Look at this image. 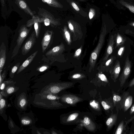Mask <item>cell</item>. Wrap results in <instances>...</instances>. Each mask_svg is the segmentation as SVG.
<instances>
[{
    "label": "cell",
    "instance_id": "1",
    "mask_svg": "<svg viewBox=\"0 0 134 134\" xmlns=\"http://www.w3.org/2000/svg\"><path fill=\"white\" fill-rule=\"evenodd\" d=\"M26 25H23L19 29L18 36L16 41V45L13 52L12 58L17 54L21 45L29 34L31 28L28 29Z\"/></svg>",
    "mask_w": 134,
    "mask_h": 134
},
{
    "label": "cell",
    "instance_id": "2",
    "mask_svg": "<svg viewBox=\"0 0 134 134\" xmlns=\"http://www.w3.org/2000/svg\"><path fill=\"white\" fill-rule=\"evenodd\" d=\"M131 62L127 56L126 58L123 71L119 79L120 87L123 86L130 74Z\"/></svg>",
    "mask_w": 134,
    "mask_h": 134
},
{
    "label": "cell",
    "instance_id": "3",
    "mask_svg": "<svg viewBox=\"0 0 134 134\" xmlns=\"http://www.w3.org/2000/svg\"><path fill=\"white\" fill-rule=\"evenodd\" d=\"M36 34L34 31L22 47L21 52L23 55L26 54L33 47L36 42Z\"/></svg>",
    "mask_w": 134,
    "mask_h": 134
},
{
    "label": "cell",
    "instance_id": "4",
    "mask_svg": "<svg viewBox=\"0 0 134 134\" xmlns=\"http://www.w3.org/2000/svg\"><path fill=\"white\" fill-rule=\"evenodd\" d=\"M39 14L43 18V22L44 25L46 26H48L51 25H55V22L51 15L49 12L46 10L42 12H39Z\"/></svg>",
    "mask_w": 134,
    "mask_h": 134
},
{
    "label": "cell",
    "instance_id": "5",
    "mask_svg": "<svg viewBox=\"0 0 134 134\" xmlns=\"http://www.w3.org/2000/svg\"><path fill=\"white\" fill-rule=\"evenodd\" d=\"M6 49L4 43L1 44L0 47V73L3 68L6 59Z\"/></svg>",
    "mask_w": 134,
    "mask_h": 134
},
{
    "label": "cell",
    "instance_id": "6",
    "mask_svg": "<svg viewBox=\"0 0 134 134\" xmlns=\"http://www.w3.org/2000/svg\"><path fill=\"white\" fill-rule=\"evenodd\" d=\"M132 99L131 96L127 94L125 95L121 104L124 111H126L131 106L132 104Z\"/></svg>",
    "mask_w": 134,
    "mask_h": 134
},
{
    "label": "cell",
    "instance_id": "7",
    "mask_svg": "<svg viewBox=\"0 0 134 134\" xmlns=\"http://www.w3.org/2000/svg\"><path fill=\"white\" fill-rule=\"evenodd\" d=\"M52 33V31L47 30L44 34L41 42L42 48L43 52H44L49 45L51 40Z\"/></svg>",
    "mask_w": 134,
    "mask_h": 134
},
{
    "label": "cell",
    "instance_id": "8",
    "mask_svg": "<svg viewBox=\"0 0 134 134\" xmlns=\"http://www.w3.org/2000/svg\"><path fill=\"white\" fill-rule=\"evenodd\" d=\"M15 2L19 7L23 10L26 14L31 15L32 17L34 16V13L29 7L24 0H15Z\"/></svg>",
    "mask_w": 134,
    "mask_h": 134
},
{
    "label": "cell",
    "instance_id": "9",
    "mask_svg": "<svg viewBox=\"0 0 134 134\" xmlns=\"http://www.w3.org/2000/svg\"><path fill=\"white\" fill-rule=\"evenodd\" d=\"M38 52V51H35L26 59L22 64L20 66L17 71V73L21 72L29 65L33 60Z\"/></svg>",
    "mask_w": 134,
    "mask_h": 134
},
{
    "label": "cell",
    "instance_id": "10",
    "mask_svg": "<svg viewBox=\"0 0 134 134\" xmlns=\"http://www.w3.org/2000/svg\"><path fill=\"white\" fill-rule=\"evenodd\" d=\"M62 99L65 103L71 105L74 104L80 100L79 97L72 95H65Z\"/></svg>",
    "mask_w": 134,
    "mask_h": 134
},
{
    "label": "cell",
    "instance_id": "11",
    "mask_svg": "<svg viewBox=\"0 0 134 134\" xmlns=\"http://www.w3.org/2000/svg\"><path fill=\"white\" fill-rule=\"evenodd\" d=\"M120 70L121 67L120 62L117 60L111 71V74L112 76L113 79L115 82L119 77Z\"/></svg>",
    "mask_w": 134,
    "mask_h": 134
},
{
    "label": "cell",
    "instance_id": "12",
    "mask_svg": "<svg viewBox=\"0 0 134 134\" xmlns=\"http://www.w3.org/2000/svg\"><path fill=\"white\" fill-rule=\"evenodd\" d=\"M117 118V115L116 114H114L111 115L107 119L106 123L109 128H111L116 124Z\"/></svg>",
    "mask_w": 134,
    "mask_h": 134
},
{
    "label": "cell",
    "instance_id": "13",
    "mask_svg": "<svg viewBox=\"0 0 134 134\" xmlns=\"http://www.w3.org/2000/svg\"><path fill=\"white\" fill-rule=\"evenodd\" d=\"M37 21H39L40 23L43 22V18L37 16H34L32 17L31 19L27 21L26 25L28 27H30L34 24L35 22Z\"/></svg>",
    "mask_w": 134,
    "mask_h": 134
},
{
    "label": "cell",
    "instance_id": "14",
    "mask_svg": "<svg viewBox=\"0 0 134 134\" xmlns=\"http://www.w3.org/2000/svg\"><path fill=\"white\" fill-rule=\"evenodd\" d=\"M119 2L120 4L127 8L131 12L134 13V4L130 3L124 0H120Z\"/></svg>",
    "mask_w": 134,
    "mask_h": 134
},
{
    "label": "cell",
    "instance_id": "15",
    "mask_svg": "<svg viewBox=\"0 0 134 134\" xmlns=\"http://www.w3.org/2000/svg\"><path fill=\"white\" fill-rule=\"evenodd\" d=\"M114 38L113 35L111 36L109 46H108L107 52L108 55L110 54L113 52Z\"/></svg>",
    "mask_w": 134,
    "mask_h": 134
},
{
    "label": "cell",
    "instance_id": "16",
    "mask_svg": "<svg viewBox=\"0 0 134 134\" xmlns=\"http://www.w3.org/2000/svg\"><path fill=\"white\" fill-rule=\"evenodd\" d=\"M124 128V122L123 121H121L119 124L115 134H121L122 133Z\"/></svg>",
    "mask_w": 134,
    "mask_h": 134
},
{
    "label": "cell",
    "instance_id": "17",
    "mask_svg": "<svg viewBox=\"0 0 134 134\" xmlns=\"http://www.w3.org/2000/svg\"><path fill=\"white\" fill-rule=\"evenodd\" d=\"M40 23L38 21L35 22L34 23V27L36 37H38L40 31Z\"/></svg>",
    "mask_w": 134,
    "mask_h": 134
},
{
    "label": "cell",
    "instance_id": "18",
    "mask_svg": "<svg viewBox=\"0 0 134 134\" xmlns=\"http://www.w3.org/2000/svg\"><path fill=\"white\" fill-rule=\"evenodd\" d=\"M124 39L119 34H118L116 37V47H118L123 43Z\"/></svg>",
    "mask_w": 134,
    "mask_h": 134
},
{
    "label": "cell",
    "instance_id": "19",
    "mask_svg": "<svg viewBox=\"0 0 134 134\" xmlns=\"http://www.w3.org/2000/svg\"><path fill=\"white\" fill-rule=\"evenodd\" d=\"M43 2L52 7H57L58 3L55 0H41Z\"/></svg>",
    "mask_w": 134,
    "mask_h": 134
},
{
    "label": "cell",
    "instance_id": "20",
    "mask_svg": "<svg viewBox=\"0 0 134 134\" xmlns=\"http://www.w3.org/2000/svg\"><path fill=\"white\" fill-rule=\"evenodd\" d=\"M79 115V114L77 113H74L70 114L67 118V121L69 122L75 120L77 118Z\"/></svg>",
    "mask_w": 134,
    "mask_h": 134
},
{
    "label": "cell",
    "instance_id": "21",
    "mask_svg": "<svg viewBox=\"0 0 134 134\" xmlns=\"http://www.w3.org/2000/svg\"><path fill=\"white\" fill-rule=\"evenodd\" d=\"M62 89L60 87L57 86H54L52 87L50 90L51 92L53 93H57L59 92Z\"/></svg>",
    "mask_w": 134,
    "mask_h": 134
},
{
    "label": "cell",
    "instance_id": "22",
    "mask_svg": "<svg viewBox=\"0 0 134 134\" xmlns=\"http://www.w3.org/2000/svg\"><path fill=\"white\" fill-rule=\"evenodd\" d=\"M84 123L85 125L87 127H90L91 126V122L90 119L87 117H85L84 118L83 120Z\"/></svg>",
    "mask_w": 134,
    "mask_h": 134
},
{
    "label": "cell",
    "instance_id": "23",
    "mask_svg": "<svg viewBox=\"0 0 134 134\" xmlns=\"http://www.w3.org/2000/svg\"><path fill=\"white\" fill-rule=\"evenodd\" d=\"M20 63H18L16 64L12 68L11 72V74L12 75H13L16 71L19 68L20 66Z\"/></svg>",
    "mask_w": 134,
    "mask_h": 134
},
{
    "label": "cell",
    "instance_id": "24",
    "mask_svg": "<svg viewBox=\"0 0 134 134\" xmlns=\"http://www.w3.org/2000/svg\"><path fill=\"white\" fill-rule=\"evenodd\" d=\"M121 97L118 95L115 94H114L113 97V100L114 105L116 104V103L121 100Z\"/></svg>",
    "mask_w": 134,
    "mask_h": 134
},
{
    "label": "cell",
    "instance_id": "25",
    "mask_svg": "<svg viewBox=\"0 0 134 134\" xmlns=\"http://www.w3.org/2000/svg\"><path fill=\"white\" fill-rule=\"evenodd\" d=\"M101 104L104 109L105 110H107L110 108V106L107 104L104 101H102L101 102Z\"/></svg>",
    "mask_w": 134,
    "mask_h": 134
},
{
    "label": "cell",
    "instance_id": "26",
    "mask_svg": "<svg viewBox=\"0 0 134 134\" xmlns=\"http://www.w3.org/2000/svg\"><path fill=\"white\" fill-rule=\"evenodd\" d=\"M90 104L91 106L94 109H97L98 107V105L97 103L94 100L90 102Z\"/></svg>",
    "mask_w": 134,
    "mask_h": 134
},
{
    "label": "cell",
    "instance_id": "27",
    "mask_svg": "<svg viewBox=\"0 0 134 134\" xmlns=\"http://www.w3.org/2000/svg\"><path fill=\"white\" fill-rule=\"evenodd\" d=\"M98 77L100 78V80L105 82H107L108 80L106 76L103 74H99Z\"/></svg>",
    "mask_w": 134,
    "mask_h": 134
},
{
    "label": "cell",
    "instance_id": "28",
    "mask_svg": "<svg viewBox=\"0 0 134 134\" xmlns=\"http://www.w3.org/2000/svg\"><path fill=\"white\" fill-rule=\"evenodd\" d=\"M48 68V66L43 65L39 68L38 69V70L40 72H43L47 70Z\"/></svg>",
    "mask_w": 134,
    "mask_h": 134
},
{
    "label": "cell",
    "instance_id": "29",
    "mask_svg": "<svg viewBox=\"0 0 134 134\" xmlns=\"http://www.w3.org/2000/svg\"><path fill=\"white\" fill-rule=\"evenodd\" d=\"M65 35L67 40L69 42L70 41V36L69 33L68 31H66L65 32Z\"/></svg>",
    "mask_w": 134,
    "mask_h": 134
},
{
    "label": "cell",
    "instance_id": "30",
    "mask_svg": "<svg viewBox=\"0 0 134 134\" xmlns=\"http://www.w3.org/2000/svg\"><path fill=\"white\" fill-rule=\"evenodd\" d=\"M124 49V47H120L119 50L118 54L119 56H121L122 54Z\"/></svg>",
    "mask_w": 134,
    "mask_h": 134
},
{
    "label": "cell",
    "instance_id": "31",
    "mask_svg": "<svg viewBox=\"0 0 134 134\" xmlns=\"http://www.w3.org/2000/svg\"><path fill=\"white\" fill-rule=\"evenodd\" d=\"M47 98L48 99L51 100H54L57 99L55 96L52 94L48 95L47 96Z\"/></svg>",
    "mask_w": 134,
    "mask_h": 134
},
{
    "label": "cell",
    "instance_id": "32",
    "mask_svg": "<svg viewBox=\"0 0 134 134\" xmlns=\"http://www.w3.org/2000/svg\"><path fill=\"white\" fill-rule=\"evenodd\" d=\"M71 4L74 8L77 11L79 10V9L76 4L74 2H72Z\"/></svg>",
    "mask_w": 134,
    "mask_h": 134
},
{
    "label": "cell",
    "instance_id": "33",
    "mask_svg": "<svg viewBox=\"0 0 134 134\" xmlns=\"http://www.w3.org/2000/svg\"><path fill=\"white\" fill-rule=\"evenodd\" d=\"M5 101L3 99H2L0 100V107L1 108L4 107L5 105Z\"/></svg>",
    "mask_w": 134,
    "mask_h": 134
},
{
    "label": "cell",
    "instance_id": "34",
    "mask_svg": "<svg viewBox=\"0 0 134 134\" xmlns=\"http://www.w3.org/2000/svg\"><path fill=\"white\" fill-rule=\"evenodd\" d=\"M26 101L25 99H22L20 102V105L21 107L24 106L26 104Z\"/></svg>",
    "mask_w": 134,
    "mask_h": 134
},
{
    "label": "cell",
    "instance_id": "35",
    "mask_svg": "<svg viewBox=\"0 0 134 134\" xmlns=\"http://www.w3.org/2000/svg\"><path fill=\"white\" fill-rule=\"evenodd\" d=\"M22 124L24 125H28L30 123V121L29 120H22L21 121Z\"/></svg>",
    "mask_w": 134,
    "mask_h": 134
},
{
    "label": "cell",
    "instance_id": "36",
    "mask_svg": "<svg viewBox=\"0 0 134 134\" xmlns=\"http://www.w3.org/2000/svg\"><path fill=\"white\" fill-rule=\"evenodd\" d=\"M14 90V88L13 87H10L8 89L7 92L8 93L10 94L12 93Z\"/></svg>",
    "mask_w": 134,
    "mask_h": 134
},
{
    "label": "cell",
    "instance_id": "37",
    "mask_svg": "<svg viewBox=\"0 0 134 134\" xmlns=\"http://www.w3.org/2000/svg\"><path fill=\"white\" fill-rule=\"evenodd\" d=\"M92 59L94 60H95L96 59L97 57V54L95 52L93 53L91 55Z\"/></svg>",
    "mask_w": 134,
    "mask_h": 134
},
{
    "label": "cell",
    "instance_id": "38",
    "mask_svg": "<svg viewBox=\"0 0 134 134\" xmlns=\"http://www.w3.org/2000/svg\"><path fill=\"white\" fill-rule=\"evenodd\" d=\"M134 85V78L131 80L129 86V87H132Z\"/></svg>",
    "mask_w": 134,
    "mask_h": 134
},
{
    "label": "cell",
    "instance_id": "39",
    "mask_svg": "<svg viewBox=\"0 0 134 134\" xmlns=\"http://www.w3.org/2000/svg\"><path fill=\"white\" fill-rule=\"evenodd\" d=\"M81 76V75L79 74H76L73 75L72 77L74 79H76L80 77Z\"/></svg>",
    "mask_w": 134,
    "mask_h": 134
},
{
    "label": "cell",
    "instance_id": "40",
    "mask_svg": "<svg viewBox=\"0 0 134 134\" xmlns=\"http://www.w3.org/2000/svg\"><path fill=\"white\" fill-rule=\"evenodd\" d=\"M81 52V49H78L76 51L75 54L77 56L79 55L80 54Z\"/></svg>",
    "mask_w": 134,
    "mask_h": 134
},
{
    "label": "cell",
    "instance_id": "41",
    "mask_svg": "<svg viewBox=\"0 0 134 134\" xmlns=\"http://www.w3.org/2000/svg\"><path fill=\"white\" fill-rule=\"evenodd\" d=\"M134 113V104L132 106L130 110V113L131 114Z\"/></svg>",
    "mask_w": 134,
    "mask_h": 134
},
{
    "label": "cell",
    "instance_id": "42",
    "mask_svg": "<svg viewBox=\"0 0 134 134\" xmlns=\"http://www.w3.org/2000/svg\"><path fill=\"white\" fill-rule=\"evenodd\" d=\"M89 16L90 19H91L93 18V14L92 12H90Z\"/></svg>",
    "mask_w": 134,
    "mask_h": 134
},
{
    "label": "cell",
    "instance_id": "43",
    "mask_svg": "<svg viewBox=\"0 0 134 134\" xmlns=\"http://www.w3.org/2000/svg\"><path fill=\"white\" fill-rule=\"evenodd\" d=\"M112 61V59H110L108 60L106 62L105 65L106 66H108L110 63Z\"/></svg>",
    "mask_w": 134,
    "mask_h": 134
},
{
    "label": "cell",
    "instance_id": "44",
    "mask_svg": "<svg viewBox=\"0 0 134 134\" xmlns=\"http://www.w3.org/2000/svg\"><path fill=\"white\" fill-rule=\"evenodd\" d=\"M69 26L70 29L71 30H73L74 28L72 24L71 23H69Z\"/></svg>",
    "mask_w": 134,
    "mask_h": 134
},
{
    "label": "cell",
    "instance_id": "45",
    "mask_svg": "<svg viewBox=\"0 0 134 134\" xmlns=\"http://www.w3.org/2000/svg\"><path fill=\"white\" fill-rule=\"evenodd\" d=\"M5 84L4 83H2L1 86V89L3 90L4 89L5 87Z\"/></svg>",
    "mask_w": 134,
    "mask_h": 134
},
{
    "label": "cell",
    "instance_id": "46",
    "mask_svg": "<svg viewBox=\"0 0 134 134\" xmlns=\"http://www.w3.org/2000/svg\"><path fill=\"white\" fill-rule=\"evenodd\" d=\"M1 3L2 6L4 7V0H1Z\"/></svg>",
    "mask_w": 134,
    "mask_h": 134
},
{
    "label": "cell",
    "instance_id": "47",
    "mask_svg": "<svg viewBox=\"0 0 134 134\" xmlns=\"http://www.w3.org/2000/svg\"><path fill=\"white\" fill-rule=\"evenodd\" d=\"M130 25L134 27V22L130 23Z\"/></svg>",
    "mask_w": 134,
    "mask_h": 134
},
{
    "label": "cell",
    "instance_id": "48",
    "mask_svg": "<svg viewBox=\"0 0 134 134\" xmlns=\"http://www.w3.org/2000/svg\"></svg>",
    "mask_w": 134,
    "mask_h": 134
}]
</instances>
